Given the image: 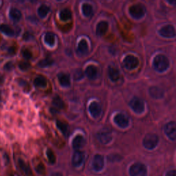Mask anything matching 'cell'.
<instances>
[{
  "mask_svg": "<svg viewBox=\"0 0 176 176\" xmlns=\"http://www.w3.org/2000/svg\"><path fill=\"white\" fill-rule=\"evenodd\" d=\"M169 66V61L167 57L160 55H158L154 58V67L155 70L158 72H164Z\"/></svg>",
  "mask_w": 176,
  "mask_h": 176,
  "instance_id": "6da1fadb",
  "label": "cell"
},
{
  "mask_svg": "<svg viewBox=\"0 0 176 176\" xmlns=\"http://www.w3.org/2000/svg\"><path fill=\"white\" fill-rule=\"evenodd\" d=\"M147 174V167L140 162L134 163L130 169V174L131 176H146Z\"/></svg>",
  "mask_w": 176,
  "mask_h": 176,
  "instance_id": "7a4b0ae2",
  "label": "cell"
},
{
  "mask_svg": "<svg viewBox=\"0 0 176 176\" xmlns=\"http://www.w3.org/2000/svg\"><path fill=\"white\" fill-rule=\"evenodd\" d=\"M159 138L157 135L154 134H148L143 140V146L147 149H153L157 146Z\"/></svg>",
  "mask_w": 176,
  "mask_h": 176,
  "instance_id": "3957f363",
  "label": "cell"
},
{
  "mask_svg": "<svg viewBox=\"0 0 176 176\" xmlns=\"http://www.w3.org/2000/svg\"><path fill=\"white\" fill-rule=\"evenodd\" d=\"M146 12V8L142 4H137L131 6L130 8V13L135 19H140Z\"/></svg>",
  "mask_w": 176,
  "mask_h": 176,
  "instance_id": "277c9868",
  "label": "cell"
},
{
  "mask_svg": "<svg viewBox=\"0 0 176 176\" xmlns=\"http://www.w3.org/2000/svg\"><path fill=\"white\" fill-rule=\"evenodd\" d=\"M97 138L103 144H108L112 139L111 132L107 128L102 129L97 134Z\"/></svg>",
  "mask_w": 176,
  "mask_h": 176,
  "instance_id": "5b68a950",
  "label": "cell"
},
{
  "mask_svg": "<svg viewBox=\"0 0 176 176\" xmlns=\"http://www.w3.org/2000/svg\"><path fill=\"white\" fill-rule=\"evenodd\" d=\"M130 105L135 112L140 114L143 112L144 109V105L143 100L138 97H134L130 103Z\"/></svg>",
  "mask_w": 176,
  "mask_h": 176,
  "instance_id": "8992f818",
  "label": "cell"
},
{
  "mask_svg": "<svg viewBox=\"0 0 176 176\" xmlns=\"http://www.w3.org/2000/svg\"><path fill=\"white\" fill-rule=\"evenodd\" d=\"M164 131L169 139L171 140H176V123L174 122H170L166 125Z\"/></svg>",
  "mask_w": 176,
  "mask_h": 176,
  "instance_id": "52a82bcc",
  "label": "cell"
},
{
  "mask_svg": "<svg viewBox=\"0 0 176 176\" xmlns=\"http://www.w3.org/2000/svg\"><path fill=\"white\" fill-rule=\"evenodd\" d=\"M160 35L166 38H171L176 36V31L174 27L171 25H167L160 30Z\"/></svg>",
  "mask_w": 176,
  "mask_h": 176,
  "instance_id": "ba28073f",
  "label": "cell"
},
{
  "mask_svg": "<svg viewBox=\"0 0 176 176\" xmlns=\"http://www.w3.org/2000/svg\"><path fill=\"white\" fill-rule=\"evenodd\" d=\"M123 63L125 67L128 70L135 69L138 65V60L133 55H128L125 57Z\"/></svg>",
  "mask_w": 176,
  "mask_h": 176,
  "instance_id": "9c48e42d",
  "label": "cell"
},
{
  "mask_svg": "<svg viewBox=\"0 0 176 176\" xmlns=\"http://www.w3.org/2000/svg\"><path fill=\"white\" fill-rule=\"evenodd\" d=\"M114 122L118 126L125 128L129 125V118L124 114H118L114 117Z\"/></svg>",
  "mask_w": 176,
  "mask_h": 176,
  "instance_id": "30bf717a",
  "label": "cell"
},
{
  "mask_svg": "<svg viewBox=\"0 0 176 176\" xmlns=\"http://www.w3.org/2000/svg\"><path fill=\"white\" fill-rule=\"evenodd\" d=\"M104 167V158L100 155H96L92 161V167L96 171H100Z\"/></svg>",
  "mask_w": 176,
  "mask_h": 176,
  "instance_id": "8fae6325",
  "label": "cell"
},
{
  "mask_svg": "<svg viewBox=\"0 0 176 176\" xmlns=\"http://www.w3.org/2000/svg\"><path fill=\"white\" fill-rule=\"evenodd\" d=\"M84 160V154L83 152L76 151L74 153L72 156V164L74 167H79L82 164Z\"/></svg>",
  "mask_w": 176,
  "mask_h": 176,
  "instance_id": "7c38bea8",
  "label": "cell"
},
{
  "mask_svg": "<svg viewBox=\"0 0 176 176\" xmlns=\"http://www.w3.org/2000/svg\"><path fill=\"white\" fill-rule=\"evenodd\" d=\"M89 111L94 118H98L100 115L102 109H101V107L99 103L96 102H92L90 105Z\"/></svg>",
  "mask_w": 176,
  "mask_h": 176,
  "instance_id": "4fadbf2b",
  "label": "cell"
},
{
  "mask_svg": "<svg viewBox=\"0 0 176 176\" xmlns=\"http://www.w3.org/2000/svg\"><path fill=\"white\" fill-rule=\"evenodd\" d=\"M108 29V23L105 21L100 22L96 26V32L99 36H103L106 33Z\"/></svg>",
  "mask_w": 176,
  "mask_h": 176,
  "instance_id": "5bb4252c",
  "label": "cell"
},
{
  "mask_svg": "<svg viewBox=\"0 0 176 176\" xmlns=\"http://www.w3.org/2000/svg\"><path fill=\"white\" fill-rule=\"evenodd\" d=\"M108 75L112 81H117L120 79V72L116 67L110 66L108 68Z\"/></svg>",
  "mask_w": 176,
  "mask_h": 176,
  "instance_id": "9a60e30c",
  "label": "cell"
},
{
  "mask_svg": "<svg viewBox=\"0 0 176 176\" xmlns=\"http://www.w3.org/2000/svg\"><path fill=\"white\" fill-rule=\"evenodd\" d=\"M86 74L90 79L94 80L95 79L97 76L98 70L95 66H87V68L86 69Z\"/></svg>",
  "mask_w": 176,
  "mask_h": 176,
  "instance_id": "2e32d148",
  "label": "cell"
},
{
  "mask_svg": "<svg viewBox=\"0 0 176 176\" xmlns=\"http://www.w3.org/2000/svg\"><path fill=\"white\" fill-rule=\"evenodd\" d=\"M58 79L60 84L63 87H69L70 86V78L65 73H59L58 74Z\"/></svg>",
  "mask_w": 176,
  "mask_h": 176,
  "instance_id": "e0dca14e",
  "label": "cell"
},
{
  "mask_svg": "<svg viewBox=\"0 0 176 176\" xmlns=\"http://www.w3.org/2000/svg\"><path fill=\"white\" fill-rule=\"evenodd\" d=\"M85 143L84 138L81 136V135H78L75 138H74L72 141V147L75 149H79L82 147Z\"/></svg>",
  "mask_w": 176,
  "mask_h": 176,
  "instance_id": "ac0fdd59",
  "label": "cell"
},
{
  "mask_svg": "<svg viewBox=\"0 0 176 176\" xmlns=\"http://www.w3.org/2000/svg\"><path fill=\"white\" fill-rule=\"evenodd\" d=\"M10 17H11L13 21L18 22L22 18V12L17 8H12L11 9L9 12Z\"/></svg>",
  "mask_w": 176,
  "mask_h": 176,
  "instance_id": "d6986e66",
  "label": "cell"
},
{
  "mask_svg": "<svg viewBox=\"0 0 176 176\" xmlns=\"http://www.w3.org/2000/svg\"><path fill=\"white\" fill-rule=\"evenodd\" d=\"M44 41L50 46H53L55 43V35L53 32H47L44 37Z\"/></svg>",
  "mask_w": 176,
  "mask_h": 176,
  "instance_id": "ffe728a7",
  "label": "cell"
},
{
  "mask_svg": "<svg viewBox=\"0 0 176 176\" xmlns=\"http://www.w3.org/2000/svg\"><path fill=\"white\" fill-rule=\"evenodd\" d=\"M149 93L152 97L155 98V99H159V98H161L163 96V92H162V90L156 87H151L149 90Z\"/></svg>",
  "mask_w": 176,
  "mask_h": 176,
  "instance_id": "44dd1931",
  "label": "cell"
},
{
  "mask_svg": "<svg viewBox=\"0 0 176 176\" xmlns=\"http://www.w3.org/2000/svg\"><path fill=\"white\" fill-rule=\"evenodd\" d=\"M0 30L5 35L12 37L15 35V31L11 26L6 24H2L0 26Z\"/></svg>",
  "mask_w": 176,
  "mask_h": 176,
  "instance_id": "7402d4cb",
  "label": "cell"
},
{
  "mask_svg": "<svg viewBox=\"0 0 176 176\" xmlns=\"http://www.w3.org/2000/svg\"><path fill=\"white\" fill-rule=\"evenodd\" d=\"M50 12V7L46 4H42L38 8V14L40 17L44 18Z\"/></svg>",
  "mask_w": 176,
  "mask_h": 176,
  "instance_id": "603a6c76",
  "label": "cell"
},
{
  "mask_svg": "<svg viewBox=\"0 0 176 176\" xmlns=\"http://www.w3.org/2000/svg\"><path fill=\"white\" fill-rule=\"evenodd\" d=\"M35 86L39 87H45L47 86V81L43 76H37L34 80Z\"/></svg>",
  "mask_w": 176,
  "mask_h": 176,
  "instance_id": "cb8c5ba5",
  "label": "cell"
},
{
  "mask_svg": "<svg viewBox=\"0 0 176 176\" xmlns=\"http://www.w3.org/2000/svg\"><path fill=\"white\" fill-rule=\"evenodd\" d=\"M78 50L81 54H86L88 51V44L85 39L80 41L78 46Z\"/></svg>",
  "mask_w": 176,
  "mask_h": 176,
  "instance_id": "d4e9b609",
  "label": "cell"
},
{
  "mask_svg": "<svg viewBox=\"0 0 176 176\" xmlns=\"http://www.w3.org/2000/svg\"><path fill=\"white\" fill-rule=\"evenodd\" d=\"M82 11L83 15L86 17H90L92 15L93 8L92 6L87 3H85L82 6Z\"/></svg>",
  "mask_w": 176,
  "mask_h": 176,
  "instance_id": "484cf974",
  "label": "cell"
},
{
  "mask_svg": "<svg viewBox=\"0 0 176 176\" xmlns=\"http://www.w3.org/2000/svg\"><path fill=\"white\" fill-rule=\"evenodd\" d=\"M52 104L57 109H63L65 107V103L59 96H56L53 98Z\"/></svg>",
  "mask_w": 176,
  "mask_h": 176,
  "instance_id": "4316f807",
  "label": "cell"
},
{
  "mask_svg": "<svg viewBox=\"0 0 176 176\" xmlns=\"http://www.w3.org/2000/svg\"><path fill=\"white\" fill-rule=\"evenodd\" d=\"M59 16L61 19L63 20V21H66V20H68L72 17V12L69 9L65 8L61 11Z\"/></svg>",
  "mask_w": 176,
  "mask_h": 176,
  "instance_id": "83f0119b",
  "label": "cell"
},
{
  "mask_svg": "<svg viewBox=\"0 0 176 176\" xmlns=\"http://www.w3.org/2000/svg\"><path fill=\"white\" fill-rule=\"evenodd\" d=\"M19 165L25 174L28 175L31 174V171H30L29 167L25 163L24 161L22 160V159H19Z\"/></svg>",
  "mask_w": 176,
  "mask_h": 176,
  "instance_id": "f1b7e54d",
  "label": "cell"
},
{
  "mask_svg": "<svg viewBox=\"0 0 176 176\" xmlns=\"http://www.w3.org/2000/svg\"><path fill=\"white\" fill-rule=\"evenodd\" d=\"M53 63H54L53 59H50V58H46L44 59L41 60L38 63V66L41 67H49L51 65H52Z\"/></svg>",
  "mask_w": 176,
  "mask_h": 176,
  "instance_id": "f546056e",
  "label": "cell"
},
{
  "mask_svg": "<svg viewBox=\"0 0 176 176\" xmlns=\"http://www.w3.org/2000/svg\"><path fill=\"white\" fill-rule=\"evenodd\" d=\"M56 125H57V127H58L59 130L62 131L63 134L66 133L67 131V126L65 123H63V122L60 121V120H57Z\"/></svg>",
  "mask_w": 176,
  "mask_h": 176,
  "instance_id": "4dcf8cb0",
  "label": "cell"
},
{
  "mask_svg": "<svg viewBox=\"0 0 176 176\" xmlns=\"http://www.w3.org/2000/svg\"><path fill=\"white\" fill-rule=\"evenodd\" d=\"M83 78V71L80 70V69H76L75 71H74V79L76 80V81H79L82 79Z\"/></svg>",
  "mask_w": 176,
  "mask_h": 176,
  "instance_id": "1f68e13d",
  "label": "cell"
},
{
  "mask_svg": "<svg viewBox=\"0 0 176 176\" xmlns=\"http://www.w3.org/2000/svg\"><path fill=\"white\" fill-rule=\"evenodd\" d=\"M47 156H48V160L50 161V163L54 164L56 161V157L55 154L53 153V151L50 149H48L47 151Z\"/></svg>",
  "mask_w": 176,
  "mask_h": 176,
  "instance_id": "d6a6232c",
  "label": "cell"
},
{
  "mask_svg": "<svg viewBox=\"0 0 176 176\" xmlns=\"http://www.w3.org/2000/svg\"><path fill=\"white\" fill-rule=\"evenodd\" d=\"M30 64L27 61H22L19 63V67L22 70H26L30 68Z\"/></svg>",
  "mask_w": 176,
  "mask_h": 176,
  "instance_id": "836d02e7",
  "label": "cell"
},
{
  "mask_svg": "<svg viewBox=\"0 0 176 176\" xmlns=\"http://www.w3.org/2000/svg\"><path fill=\"white\" fill-rule=\"evenodd\" d=\"M22 55L26 59H30L32 58V53L28 49H24L23 50Z\"/></svg>",
  "mask_w": 176,
  "mask_h": 176,
  "instance_id": "e575fe53",
  "label": "cell"
},
{
  "mask_svg": "<svg viewBox=\"0 0 176 176\" xmlns=\"http://www.w3.org/2000/svg\"><path fill=\"white\" fill-rule=\"evenodd\" d=\"M13 68V64L12 62H8L4 66V69L7 71L11 70Z\"/></svg>",
  "mask_w": 176,
  "mask_h": 176,
  "instance_id": "d590c367",
  "label": "cell"
},
{
  "mask_svg": "<svg viewBox=\"0 0 176 176\" xmlns=\"http://www.w3.org/2000/svg\"><path fill=\"white\" fill-rule=\"evenodd\" d=\"M165 176H176V170L169 171Z\"/></svg>",
  "mask_w": 176,
  "mask_h": 176,
  "instance_id": "8d00e7d4",
  "label": "cell"
},
{
  "mask_svg": "<svg viewBox=\"0 0 176 176\" xmlns=\"http://www.w3.org/2000/svg\"><path fill=\"white\" fill-rule=\"evenodd\" d=\"M119 157H117V155H110V156H109V160H111V161H116V160H119Z\"/></svg>",
  "mask_w": 176,
  "mask_h": 176,
  "instance_id": "74e56055",
  "label": "cell"
},
{
  "mask_svg": "<svg viewBox=\"0 0 176 176\" xmlns=\"http://www.w3.org/2000/svg\"><path fill=\"white\" fill-rule=\"evenodd\" d=\"M8 53L10 54V55H14V54L16 52L15 48V47H13V46L10 47V48H8Z\"/></svg>",
  "mask_w": 176,
  "mask_h": 176,
  "instance_id": "f35d334b",
  "label": "cell"
},
{
  "mask_svg": "<svg viewBox=\"0 0 176 176\" xmlns=\"http://www.w3.org/2000/svg\"><path fill=\"white\" fill-rule=\"evenodd\" d=\"M37 171H38L39 173H40V174H42L43 171H44V167L42 164H40L39 165H38V167H37Z\"/></svg>",
  "mask_w": 176,
  "mask_h": 176,
  "instance_id": "ab89813d",
  "label": "cell"
},
{
  "mask_svg": "<svg viewBox=\"0 0 176 176\" xmlns=\"http://www.w3.org/2000/svg\"><path fill=\"white\" fill-rule=\"evenodd\" d=\"M4 83V76L0 74V85Z\"/></svg>",
  "mask_w": 176,
  "mask_h": 176,
  "instance_id": "60d3db41",
  "label": "cell"
},
{
  "mask_svg": "<svg viewBox=\"0 0 176 176\" xmlns=\"http://www.w3.org/2000/svg\"><path fill=\"white\" fill-rule=\"evenodd\" d=\"M51 176H63V175L61 174H60V173L56 172V173H54V174H52Z\"/></svg>",
  "mask_w": 176,
  "mask_h": 176,
  "instance_id": "b9f144b4",
  "label": "cell"
},
{
  "mask_svg": "<svg viewBox=\"0 0 176 176\" xmlns=\"http://www.w3.org/2000/svg\"><path fill=\"white\" fill-rule=\"evenodd\" d=\"M169 3H170V4H176V2H169Z\"/></svg>",
  "mask_w": 176,
  "mask_h": 176,
  "instance_id": "7bdbcfd3",
  "label": "cell"
},
{
  "mask_svg": "<svg viewBox=\"0 0 176 176\" xmlns=\"http://www.w3.org/2000/svg\"><path fill=\"white\" fill-rule=\"evenodd\" d=\"M0 99H1V92H0Z\"/></svg>",
  "mask_w": 176,
  "mask_h": 176,
  "instance_id": "ee69618b",
  "label": "cell"
}]
</instances>
